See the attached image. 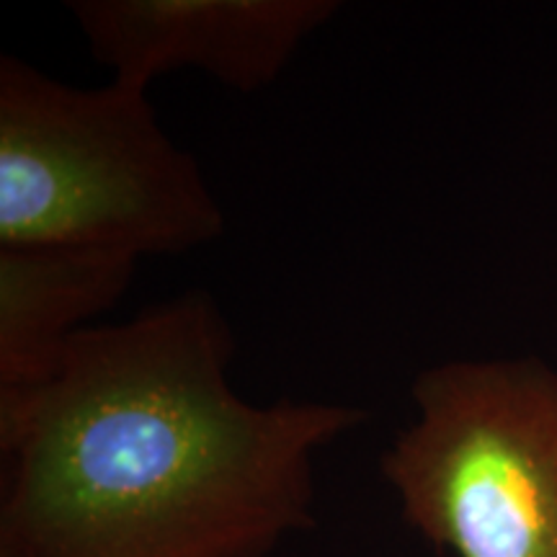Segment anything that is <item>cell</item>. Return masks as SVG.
Masks as SVG:
<instances>
[{
  "label": "cell",
  "mask_w": 557,
  "mask_h": 557,
  "mask_svg": "<svg viewBox=\"0 0 557 557\" xmlns=\"http://www.w3.org/2000/svg\"><path fill=\"white\" fill-rule=\"evenodd\" d=\"M233 357L201 289L78 333L0 426V557H271L310 529L318 451L367 410L256 406Z\"/></svg>",
  "instance_id": "1"
},
{
  "label": "cell",
  "mask_w": 557,
  "mask_h": 557,
  "mask_svg": "<svg viewBox=\"0 0 557 557\" xmlns=\"http://www.w3.org/2000/svg\"><path fill=\"white\" fill-rule=\"evenodd\" d=\"M225 233L197 158L148 90L67 86L0 58V248L181 256Z\"/></svg>",
  "instance_id": "2"
},
{
  "label": "cell",
  "mask_w": 557,
  "mask_h": 557,
  "mask_svg": "<svg viewBox=\"0 0 557 557\" xmlns=\"http://www.w3.org/2000/svg\"><path fill=\"white\" fill-rule=\"evenodd\" d=\"M380 472L403 519L455 557H557V369L451 359L410 387Z\"/></svg>",
  "instance_id": "3"
},
{
  "label": "cell",
  "mask_w": 557,
  "mask_h": 557,
  "mask_svg": "<svg viewBox=\"0 0 557 557\" xmlns=\"http://www.w3.org/2000/svg\"><path fill=\"white\" fill-rule=\"evenodd\" d=\"M90 58L111 81L148 90L197 67L222 86L259 94L341 11L336 0H73Z\"/></svg>",
  "instance_id": "4"
},
{
  "label": "cell",
  "mask_w": 557,
  "mask_h": 557,
  "mask_svg": "<svg viewBox=\"0 0 557 557\" xmlns=\"http://www.w3.org/2000/svg\"><path fill=\"white\" fill-rule=\"evenodd\" d=\"M137 263L101 250L0 248V426L39 398L90 320L127 295Z\"/></svg>",
  "instance_id": "5"
}]
</instances>
